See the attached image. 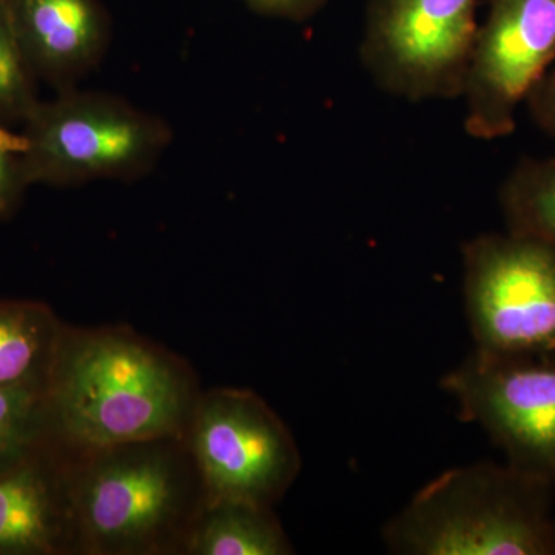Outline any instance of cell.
Instances as JSON below:
<instances>
[{
	"label": "cell",
	"mask_w": 555,
	"mask_h": 555,
	"mask_svg": "<svg viewBox=\"0 0 555 555\" xmlns=\"http://www.w3.org/2000/svg\"><path fill=\"white\" fill-rule=\"evenodd\" d=\"M204 500L184 438L78 451L76 554L182 555Z\"/></svg>",
	"instance_id": "2"
},
{
	"label": "cell",
	"mask_w": 555,
	"mask_h": 555,
	"mask_svg": "<svg viewBox=\"0 0 555 555\" xmlns=\"http://www.w3.org/2000/svg\"><path fill=\"white\" fill-rule=\"evenodd\" d=\"M440 386L456 401L459 418L480 426L506 463L555 488V352L509 357L474 349Z\"/></svg>",
	"instance_id": "7"
},
{
	"label": "cell",
	"mask_w": 555,
	"mask_h": 555,
	"mask_svg": "<svg viewBox=\"0 0 555 555\" xmlns=\"http://www.w3.org/2000/svg\"><path fill=\"white\" fill-rule=\"evenodd\" d=\"M31 76L17 42L9 0H0V124L25 120L38 105Z\"/></svg>",
	"instance_id": "16"
},
{
	"label": "cell",
	"mask_w": 555,
	"mask_h": 555,
	"mask_svg": "<svg viewBox=\"0 0 555 555\" xmlns=\"http://www.w3.org/2000/svg\"><path fill=\"white\" fill-rule=\"evenodd\" d=\"M53 436L46 389L0 387V470Z\"/></svg>",
	"instance_id": "15"
},
{
	"label": "cell",
	"mask_w": 555,
	"mask_h": 555,
	"mask_svg": "<svg viewBox=\"0 0 555 555\" xmlns=\"http://www.w3.org/2000/svg\"><path fill=\"white\" fill-rule=\"evenodd\" d=\"M555 62V0H491L462 94L473 138L509 137L517 109Z\"/></svg>",
	"instance_id": "9"
},
{
	"label": "cell",
	"mask_w": 555,
	"mask_h": 555,
	"mask_svg": "<svg viewBox=\"0 0 555 555\" xmlns=\"http://www.w3.org/2000/svg\"><path fill=\"white\" fill-rule=\"evenodd\" d=\"M11 21L31 73L54 82L78 78L107 46L96 0H9Z\"/></svg>",
	"instance_id": "11"
},
{
	"label": "cell",
	"mask_w": 555,
	"mask_h": 555,
	"mask_svg": "<svg viewBox=\"0 0 555 555\" xmlns=\"http://www.w3.org/2000/svg\"><path fill=\"white\" fill-rule=\"evenodd\" d=\"M250 2L259 9L275 11V13H298L315 0H250Z\"/></svg>",
	"instance_id": "19"
},
{
	"label": "cell",
	"mask_w": 555,
	"mask_h": 555,
	"mask_svg": "<svg viewBox=\"0 0 555 555\" xmlns=\"http://www.w3.org/2000/svg\"><path fill=\"white\" fill-rule=\"evenodd\" d=\"M507 232L555 250V158L525 159L500 190Z\"/></svg>",
	"instance_id": "14"
},
{
	"label": "cell",
	"mask_w": 555,
	"mask_h": 555,
	"mask_svg": "<svg viewBox=\"0 0 555 555\" xmlns=\"http://www.w3.org/2000/svg\"><path fill=\"white\" fill-rule=\"evenodd\" d=\"M22 170L31 184L137 178L158 163L170 127L112 94L64 91L24 120Z\"/></svg>",
	"instance_id": "4"
},
{
	"label": "cell",
	"mask_w": 555,
	"mask_h": 555,
	"mask_svg": "<svg viewBox=\"0 0 555 555\" xmlns=\"http://www.w3.org/2000/svg\"><path fill=\"white\" fill-rule=\"evenodd\" d=\"M22 134L10 133L0 124V218L9 217L22 192L28 188L22 170Z\"/></svg>",
	"instance_id": "17"
},
{
	"label": "cell",
	"mask_w": 555,
	"mask_h": 555,
	"mask_svg": "<svg viewBox=\"0 0 555 555\" xmlns=\"http://www.w3.org/2000/svg\"><path fill=\"white\" fill-rule=\"evenodd\" d=\"M199 393L182 358L126 326L62 327L46 389L51 430L76 451L184 438Z\"/></svg>",
	"instance_id": "1"
},
{
	"label": "cell",
	"mask_w": 555,
	"mask_h": 555,
	"mask_svg": "<svg viewBox=\"0 0 555 555\" xmlns=\"http://www.w3.org/2000/svg\"><path fill=\"white\" fill-rule=\"evenodd\" d=\"M537 127L555 138V62L526 100Z\"/></svg>",
	"instance_id": "18"
},
{
	"label": "cell",
	"mask_w": 555,
	"mask_h": 555,
	"mask_svg": "<svg viewBox=\"0 0 555 555\" xmlns=\"http://www.w3.org/2000/svg\"><path fill=\"white\" fill-rule=\"evenodd\" d=\"M477 0H374L363 60L409 100L462 94L476 43Z\"/></svg>",
	"instance_id": "8"
},
{
	"label": "cell",
	"mask_w": 555,
	"mask_h": 555,
	"mask_svg": "<svg viewBox=\"0 0 555 555\" xmlns=\"http://www.w3.org/2000/svg\"><path fill=\"white\" fill-rule=\"evenodd\" d=\"M554 494L509 463L454 467L387 521L383 542L397 555H555Z\"/></svg>",
	"instance_id": "3"
},
{
	"label": "cell",
	"mask_w": 555,
	"mask_h": 555,
	"mask_svg": "<svg viewBox=\"0 0 555 555\" xmlns=\"http://www.w3.org/2000/svg\"><path fill=\"white\" fill-rule=\"evenodd\" d=\"M76 459L53 436L0 470V554H76Z\"/></svg>",
	"instance_id": "10"
},
{
	"label": "cell",
	"mask_w": 555,
	"mask_h": 555,
	"mask_svg": "<svg viewBox=\"0 0 555 555\" xmlns=\"http://www.w3.org/2000/svg\"><path fill=\"white\" fill-rule=\"evenodd\" d=\"M61 332L46 306L0 302V387L47 389Z\"/></svg>",
	"instance_id": "13"
},
{
	"label": "cell",
	"mask_w": 555,
	"mask_h": 555,
	"mask_svg": "<svg viewBox=\"0 0 555 555\" xmlns=\"http://www.w3.org/2000/svg\"><path fill=\"white\" fill-rule=\"evenodd\" d=\"M184 441L204 502L241 500L273 507L301 470V454L286 423L254 390H201Z\"/></svg>",
	"instance_id": "5"
},
{
	"label": "cell",
	"mask_w": 555,
	"mask_h": 555,
	"mask_svg": "<svg viewBox=\"0 0 555 555\" xmlns=\"http://www.w3.org/2000/svg\"><path fill=\"white\" fill-rule=\"evenodd\" d=\"M463 292L476 349L495 356L555 352V250L516 233L463 247Z\"/></svg>",
	"instance_id": "6"
},
{
	"label": "cell",
	"mask_w": 555,
	"mask_h": 555,
	"mask_svg": "<svg viewBox=\"0 0 555 555\" xmlns=\"http://www.w3.org/2000/svg\"><path fill=\"white\" fill-rule=\"evenodd\" d=\"M291 540L272 506L241 500L204 502L182 555H292Z\"/></svg>",
	"instance_id": "12"
}]
</instances>
